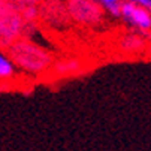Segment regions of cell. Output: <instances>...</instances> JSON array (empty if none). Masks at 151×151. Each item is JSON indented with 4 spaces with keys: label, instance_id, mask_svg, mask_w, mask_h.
<instances>
[{
    "label": "cell",
    "instance_id": "cell-14",
    "mask_svg": "<svg viewBox=\"0 0 151 151\" xmlns=\"http://www.w3.org/2000/svg\"><path fill=\"white\" fill-rule=\"evenodd\" d=\"M145 54H147V57L151 60V39L148 40V45H147V51H145Z\"/></svg>",
    "mask_w": 151,
    "mask_h": 151
},
{
    "label": "cell",
    "instance_id": "cell-9",
    "mask_svg": "<svg viewBox=\"0 0 151 151\" xmlns=\"http://www.w3.org/2000/svg\"><path fill=\"white\" fill-rule=\"evenodd\" d=\"M21 15H23L26 23H36L40 17V9L37 8V5H30L21 11Z\"/></svg>",
    "mask_w": 151,
    "mask_h": 151
},
{
    "label": "cell",
    "instance_id": "cell-11",
    "mask_svg": "<svg viewBox=\"0 0 151 151\" xmlns=\"http://www.w3.org/2000/svg\"><path fill=\"white\" fill-rule=\"evenodd\" d=\"M106 11L109 12L114 18H121V3H115L109 8H106Z\"/></svg>",
    "mask_w": 151,
    "mask_h": 151
},
{
    "label": "cell",
    "instance_id": "cell-13",
    "mask_svg": "<svg viewBox=\"0 0 151 151\" xmlns=\"http://www.w3.org/2000/svg\"><path fill=\"white\" fill-rule=\"evenodd\" d=\"M132 3L135 5H139V6H144L147 9H151V0H130Z\"/></svg>",
    "mask_w": 151,
    "mask_h": 151
},
{
    "label": "cell",
    "instance_id": "cell-5",
    "mask_svg": "<svg viewBox=\"0 0 151 151\" xmlns=\"http://www.w3.org/2000/svg\"><path fill=\"white\" fill-rule=\"evenodd\" d=\"M151 39V32H127L121 35L117 40V47L126 54H139L147 51L148 40Z\"/></svg>",
    "mask_w": 151,
    "mask_h": 151
},
{
    "label": "cell",
    "instance_id": "cell-8",
    "mask_svg": "<svg viewBox=\"0 0 151 151\" xmlns=\"http://www.w3.org/2000/svg\"><path fill=\"white\" fill-rule=\"evenodd\" d=\"M17 66L14 60L11 58V55L6 52H3L0 50V84H6L11 82L17 78Z\"/></svg>",
    "mask_w": 151,
    "mask_h": 151
},
{
    "label": "cell",
    "instance_id": "cell-10",
    "mask_svg": "<svg viewBox=\"0 0 151 151\" xmlns=\"http://www.w3.org/2000/svg\"><path fill=\"white\" fill-rule=\"evenodd\" d=\"M8 2L15 8L18 9L19 12L23 11L26 6H30V5H37L39 3V0H8Z\"/></svg>",
    "mask_w": 151,
    "mask_h": 151
},
{
    "label": "cell",
    "instance_id": "cell-2",
    "mask_svg": "<svg viewBox=\"0 0 151 151\" xmlns=\"http://www.w3.org/2000/svg\"><path fill=\"white\" fill-rule=\"evenodd\" d=\"M24 18L8 0H0V50H8L23 36Z\"/></svg>",
    "mask_w": 151,
    "mask_h": 151
},
{
    "label": "cell",
    "instance_id": "cell-6",
    "mask_svg": "<svg viewBox=\"0 0 151 151\" xmlns=\"http://www.w3.org/2000/svg\"><path fill=\"white\" fill-rule=\"evenodd\" d=\"M82 68H84V64L79 58L66 57V58H60L54 61L50 70H52V73L57 76H72V75L79 73Z\"/></svg>",
    "mask_w": 151,
    "mask_h": 151
},
{
    "label": "cell",
    "instance_id": "cell-1",
    "mask_svg": "<svg viewBox=\"0 0 151 151\" xmlns=\"http://www.w3.org/2000/svg\"><path fill=\"white\" fill-rule=\"evenodd\" d=\"M6 51L19 70L32 75L45 73L54 63L51 51L32 42L29 37L17 39Z\"/></svg>",
    "mask_w": 151,
    "mask_h": 151
},
{
    "label": "cell",
    "instance_id": "cell-12",
    "mask_svg": "<svg viewBox=\"0 0 151 151\" xmlns=\"http://www.w3.org/2000/svg\"><path fill=\"white\" fill-rule=\"evenodd\" d=\"M97 2L106 9V8H109V6H112V5H115V3H121L123 0H97Z\"/></svg>",
    "mask_w": 151,
    "mask_h": 151
},
{
    "label": "cell",
    "instance_id": "cell-7",
    "mask_svg": "<svg viewBox=\"0 0 151 151\" xmlns=\"http://www.w3.org/2000/svg\"><path fill=\"white\" fill-rule=\"evenodd\" d=\"M40 15L44 17L48 23L51 24H55V23H64V19L69 17V12H68V8L60 5L58 2H47L44 3V8L40 9Z\"/></svg>",
    "mask_w": 151,
    "mask_h": 151
},
{
    "label": "cell",
    "instance_id": "cell-4",
    "mask_svg": "<svg viewBox=\"0 0 151 151\" xmlns=\"http://www.w3.org/2000/svg\"><path fill=\"white\" fill-rule=\"evenodd\" d=\"M121 18L139 32H151V9L135 5L130 0L121 2Z\"/></svg>",
    "mask_w": 151,
    "mask_h": 151
},
{
    "label": "cell",
    "instance_id": "cell-3",
    "mask_svg": "<svg viewBox=\"0 0 151 151\" xmlns=\"http://www.w3.org/2000/svg\"><path fill=\"white\" fill-rule=\"evenodd\" d=\"M69 18L87 27H94L103 19V6L97 0H68Z\"/></svg>",
    "mask_w": 151,
    "mask_h": 151
}]
</instances>
